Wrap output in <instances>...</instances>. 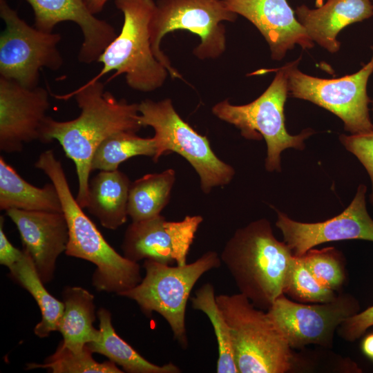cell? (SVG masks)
Masks as SVG:
<instances>
[{
  "label": "cell",
  "mask_w": 373,
  "mask_h": 373,
  "mask_svg": "<svg viewBox=\"0 0 373 373\" xmlns=\"http://www.w3.org/2000/svg\"><path fill=\"white\" fill-rule=\"evenodd\" d=\"M71 97L80 109L79 115L68 121H57L47 116L41 128L39 141H58L66 155L73 160L79 183L75 198L81 207L86 209L91 161L97 146L114 133H137L142 126L139 122L138 104L117 99L104 90L100 81H88L70 93L56 96L62 99Z\"/></svg>",
  "instance_id": "1"
},
{
  "label": "cell",
  "mask_w": 373,
  "mask_h": 373,
  "mask_svg": "<svg viewBox=\"0 0 373 373\" xmlns=\"http://www.w3.org/2000/svg\"><path fill=\"white\" fill-rule=\"evenodd\" d=\"M35 166L49 178L58 192L68 228L65 253L95 265L92 277L95 288L120 295L140 283V265L117 253L84 212L73 195L61 162L53 151L41 153Z\"/></svg>",
  "instance_id": "2"
},
{
  "label": "cell",
  "mask_w": 373,
  "mask_h": 373,
  "mask_svg": "<svg viewBox=\"0 0 373 373\" xmlns=\"http://www.w3.org/2000/svg\"><path fill=\"white\" fill-rule=\"evenodd\" d=\"M220 257L240 293L267 311L284 294L294 254L274 236L270 222L261 218L238 229Z\"/></svg>",
  "instance_id": "3"
},
{
  "label": "cell",
  "mask_w": 373,
  "mask_h": 373,
  "mask_svg": "<svg viewBox=\"0 0 373 373\" xmlns=\"http://www.w3.org/2000/svg\"><path fill=\"white\" fill-rule=\"evenodd\" d=\"M154 0H115L124 22L119 35L106 46L97 59L99 73L89 82L115 71L108 80L124 75L133 90L149 93L163 86L166 68L155 57L151 42L150 23L155 8Z\"/></svg>",
  "instance_id": "4"
},
{
  "label": "cell",
  "mask_w": 373,
  "mask_h": 373,
  "mask_svg": "<svg viewBox=\"0 0 373 373\" xmlns=\"http://www.w3.org/2000/svg\"><path fill=\"white\" fill-rule=\"evenodd\" d=\"M229 327L238 373H284L292 369L291 348L267 312L243 294L216 296Z\"/></svg>",
  "instance_id": "5"
},
{
  "label": "cell",
  "mask_w": 373,
  "mask_h": 373,
  "mask_svg": "<svg viewBox=\"0 0 373 373\" xmlns=\"http://www.w3.org/2000/svg\"><path fill=\"white\" fill-rule=\"evenodd\" d=\"M217 252L209 251L184 265L172 266L144 260L145 276L140 283L119 296L136 302L148 317L158 313L169 324L173 338L183 349L188 347L185 315L191 290L206 272L221 265Z\"/></svg>",
  "instance_id": "6"
},
{
  "label": "cell",
  "mask_w": 373,
  "mask_h": 373,
  "mask_svg": "<svg viewBox=\"0 0 373 373\" xmlns=\"http://www.w3.org/2000/svg\"><path fill=\"white\" fill-rule=\"evenodd\" d=\"M276 75L268 88L253 102L233 105L228 99L216 103L212 113L233 125L247 140L264 138L267 147L265 166L267 171H280V154L286 149H305V140L314 132L307 128L289 134L285 124L284 106L288 95L287 64L274 70Z\"/></svg>",
  "instance_id": "7"
},
{
  "label": "cell",
  "mask_w": 373,
  "mask_h": 373,
  "mask_svg": "<svg viewBox=\"0 0 373 373\" xmlns=\"http://www.w3.org/2000/svg\"><path fill=\"white\" fill-rule=\"evenodd\" d=\"M237 17L223 0H157L150 23L153 54L172 79H183L160 48L165 35L179 30L189 31L200 38L193 50L195 57L200 60L216 59L226 50L223 22H234Z\"/></svg>",
  "instance_id": "8"
},
{
  "label": "cell",
  "mask_w": 373,
  "mask_h": 373,
  "mask_svg": "<svg viewBox=\"0 0 373 373\" xmlns=\"http://www.w3.org/2000/svg\"><path fill=\"white\" fill-rule=\"evenodd\" d=\"M138 111L141 126H151L155 132V162L166 153L179 154L198 173L201 190L206 194L214 187L231 182L235 169L215 154L206 136L199 134L180 116L171 99H146L138 104Z\"/></svg>",
  "instance_id": "9"
},
{
  "label": "cell",
  "mask_w": 373,
  "mask_h": 373,
  "mask_svg": "<svg viewBox=\"0 0 373 373\" xmlns=\"http://www.w3.org/2000/svg\"><path fill=\"white\" fill-rule=\"evenodd\" d=\"M373 52V46L372 47ZM301 59L287 63L288 95L311 102L338 116L351 134L373 129L367 93L368 79L373 73V53L358 71L336 79H323L305 74L298 68Z\"/></svg>",
  "instance_id": "10"
},
{
  "label": "cell",
  "mask_w": 373,
  "mask_h": 373,
  "mask_svg": "<svg viewBox=\"0 0 373 373\" xmlns=\"http://www.w3.org/2000/svg\"><path fill=\"white\" fill-rule=\"evenodd\" d=\"M0 17L6 24L0 35L1 77L34 88L42 68L60 69L64 64L58 49L60 34L30 26L6 0H0Z\"/></svg>",
  "instance_id": "11"
},
{
  "label": "cell",
  "mask_w": 373,
  "mask_h": 373,
  "mask_svg": "<svg viewBox=\"0 0 373 373\" xmlns=\"http://www.w3.org/2000/svg\"><path fill=\"white\" fill-rule=\"evenodd\" d=\"M358 300L339 292L332 301L305 304L280 295L267 310L291 348L309 345L331 348L335 332L347 318L360 312Z\"/></svg>",
  "instance_id": "12"
},
{
  "label": "cell",
  "mask_w": 373,
  "mask_h": 373,
  "mask_svg": "<svg viewBox=\"0 0 373 373\" xmlns=\"http://www.w3.org/2000/svg\"><path fill=\"white\" fill-rule=\"evenodd\" d=\"M367 186L360 184L350 205L339 215L323 222L295 221L278 211L276 227L294 256H301L316 245L344 240L373 242V219L366 207Z\"/></svg>",
  "instance_id": "13"
},
{
  "label": "cell",
  "mask_w": 373,
  "mask_h": 373,
  "mask_svg": "<svg viewBox=\"0 0 373 373\" xmlns=\"http://www.w3.org/2000/svg\"><path fill=\"white\" fill-rule=\"evenodd\" d=\"M49 107L46 89L26 88L0 77V150L21 152L25 143L39 140Z\"/></svg>",
  "instance_id": "14"
},
{
  "label": "cell",
  "mask_w": 373,
  "mask_h": 373,
  "mask_svg": "<svg viewBox=\"0 0 373 373\" xmlns=\"http://www.w3.org/2000/svg\"><path fill=\"white\" fill-rule=\"evenodd\" d=\"M233 13L249 21L267 41L272 59L282 60L296 45L312 48L314 43L298 21L287 0H223Z\"/></svg>",
  "instance_id": "15"
},
{
  "label": "cell",
  "mask_w": 373,
  "mask_h": 373,
  "mask_svg": "<svg viewBox=\"0 0 373 373\" xmlns=\"http://www.w3.org/2000/svg\"><path fill=\"white\" fill-rule=\"evenodd\" d=\"M6 213L15 224L23 249L31 256L42 282H50L56 261L66 251L69 239L63 212L10 209Z\"/></svg>",
  "instance_id": "16"
},
{
  "label": "cell",
  "mask_w": 373,
  "mask_h": 373,
  "mask_svg": "<svg viewBox=\"0 0 373 373\" xmlns=\"http://www.w3.org/2000/svg\"><path fill=\"white\" fill-rule=\"evenodd\" d=\"M32 7L34 26L44 32H52L63 21L75 23L84 39L78 60L85 64L97 61L106 46L117 36L115 28L97 18L87 8L84 0H25Z\"/></svg>",
  "instance_id": "17"
},
{
  "label": "cell",
  "mask_w": 373,
  "mask_h": 373,
  "mask_svg": "<svg viewBox=\"0 0 373 373\" xmlns=\"http://www.w3.org/2000/svg\"><path fill=\"white\" fill-rule=\"evenodd\" d=\"M295 15L314 43L330 53L341 47L337 37L345 27L370 18L373 15L372 0H327L314 9L298 6Z\"/></svg>",
  "instance_id": "18"
},
{
  "label": "cell",
  "mask_w": 373,
  "mask_h": 373,
  "mask_svg": "<svg viewBox=\"0 0 373 373\" xmlns=\"http://www.w3.org/2000/svg\"><path fill=\"white\" fill-rule=\"evenodd\" d=\"M131 184L128 177L118 169L100 171L89 180L86 209L104 227L117 229L126 222L128 216Z\"/></svg>",
  "instance_id": "19"
},
{
  "label": "cell",
  "mask_w": 373,
  "mask_h": 373,
  "mask_svg": "<svg viewBox=\"0 0 373 373\" xmlns=\"http://www.w3.org/2000/svg\"><path fill=\"white\" fill-rule=\"evenodd\" d=\"M62 302L64 308L57 331L61 334L65 346L80 352L100 337L99 329L93 325L94 296L82 287H66L62 293Z\"/></svg>",
  "instance_id": "20"
},
{
  "label": "cell",
  "mask_w": 373,
  "mask_h": 373,
  "mask_svg": "<svg viewBox=\"0 0 373 373\" xmlns=\"http://www.w3.org/2000/svg\"><path fill=\"white\" fill-rule=\"evenodd\" d=\"M165 218L160 214L127 227L122 245L123 256L138 262L152 260L172 265L175 262L172 241Z\"/></svg>",
  "instance_id": "21"
},
{
  "label": "cell",
  "mask_w": 373,
  "mask_h": 373,
  "mask_svg": "<svg viewBox=\"0 0 373 373\" xmlns=\"http://www.w3.org/2000/svg\"><path fill=\"white\" fill-rule=\"evenodd\" d=\"M0 209L62 212L58 192L51 182L40 188L23 179L0 157Z\"/></svg>",
  "instance_id": "22"
},
{
  "label": "cell",
  "mask_w": 373,
  "mask_h": 373,
  "mask_svg": "<svg viewBox=\"0 0 373 373\" xmlns=\"http://www.w3.org/2000/svg\"><path fill=\"white\" fill-rule=\"evenodd\" d=\"M100 337L98 341L86 345L93 353L106 356L109 361L122 367L128 373H180V368L170 362L158 365L142 356L132 346L115 332L111 321V312L100 308L97 312Z\"/></svg>",
  "instance_id": "23"
},
{
  "label": "cell",
  "mask_w": 373,
  "mask_h": 373,
  "mask_svg": "<svg viewBox=\"0 0 373 373\" xmlns=\"http://www.w3.org/2000/svg\"><path fill=\"white\" fill-rule=\"evenodd\" d=\"M10 274L35 298L41 314V320L34 329L39 338L57 331L64 305L62 301L52 296L44 286L28 251L23 249L21 258L9 268Z\"/></svg>",
  "instance_id": "24"
},
{
  "label": "cell",
  "mask_w": 373,
  "mask_h": 373,
  "mask_svg": "<svg viewBox=\"0 0 373 373\" xmlns=\"http://www.w3.org/2000/svg\"><path fill=\"white\" fill-rule=\"evenodd\" d=\"M176 179L175 171L168 169L149 173L131 182L128 199V216L132 222L160 214L170 200Z\"/></svg>",
  "instance_id": "25"
},
{
  "label": "cell",
  "mask_w": 373,
  "mask_h": 373,
  "mask_svg": "<svg viewBox=\"0 0 373 373\" xmlns=\"http://www.w3.org/2000/svg\"><path fill=\"white\" fill-rule=\"evenodd\" d=\"M154 137H142L137 133L122 131L106 137L96 149L91 170L115 171L124 161L134 156H155Z\"/></svg>",
  "instance_id": "26"
},
{
  "label": "cell",
  "mask_w": 373,
  "mask_h": 373,
  "mask_svg": "<svg viewBox=\"0 0 373 373\" xmlns=\"http://www.w3.org/2000/svg\"><path fill=\"white\" fill-rule=\"evenodd\" d=\"M191 301L194 309L207 315L214 329L218 351L216 372L238 373L230 329L217 303L214 287L211 283L204 284L195 292Z\"/></svg>",
  "instance_id": "27"
},
{
  "label": "cell",
  "mask_w": 373,
  "mask_h": 373,
  "mask_svg": "<svg viewBox=\"0 0 373 373\" xmlns=\"http://www.w3.org/2000/svg\"><path fill=\"white\" fill-rule=\"evenodd\" d=\"M93 352L86 345L80 352H74L61 342L55 353L48 356L42 364H27L26 370L36 368L49 369L53 373H122L113 362L96 361Z\"/></svg>",
  "instance_id": "28"
},
{
  "label": "cell",
  "mask_w": 373,
  "mask_h": 373,
  "mask_svg": "<svg viewBox=\"0 0 373 373\" xmlns=\"http://www.w3.org/2000/svg\"><path fill=\"white\" fill-rule=\"evenodd\" d=\"M294 301L303 303H327L337 296L336 291L322 285L300 256H294L283 289Z\"/></svg>",
  "instance_id": "29"
},
{
  "label": "cell",
  "mask_w": 373,
  "mask_h": 373,
  "mask_svg": "<svg viewBox=\"0 0 373 373\" xmlns=\"http://www.w3.org/2000/svg\"><path fill=\"white\" fill-rule=\"evenodd\" d=\"M307 267L324 287L341 291L346 279L345 260L334 247L311 249L300 256Z\"/></svg>",
  "instance_id": "30"
},
{
  "label": "cell",
  "mask_w": 373,
  "mask_h": 373,
  "mask_svg": "<svg viewBox=\"0 0 373 373\" xmlns=\"http://www.w3.org/2000/svg\"><path fill=\"white\" fill-rule=\"evenodd\" d=\"M203 221L200 216H186L181 221H166L176 265L186 264L187 256L195 233Z\"/></svg>",
  "instance_id": "31"
},
{
  "label": "cell",
  "mask_w": 373,
  "mask_h": 373,
  "mask_svg": "<svg viewBox=\"0 0 373 373\" xmlns=\"http://www.w3.org/2000/svg\"><path fill=\"white\" fill-rule=\"evenodd\" d=\"M339 139L345 148L354 155L366 169L372 184L370 201L373 207V129L363 133L342 134Z\"/></svg>",
  "instance_id": "32"
},
{
  "label": "cell",
  "mask_w": 373,
  "mask_h": 373,
  "mask_svg": "<svg viewBox=\"0 0 373 373\" xmlns=\"http://www.w3.org/2000/svg\"><path fill=\"white\" fill-rule=\"evenodd\" d=\"M373 326V305L346 318L338 327L339 336L353 342L359 338Z\"/></svg>",
  "instance_id": "33"
},
{
  "label": "cell",
  "mask_w": 373,
  "mask_h": 373,
  "mask_svg": "<svg viewBox=\"0 0 373 373\" xmlns=\"http://www.w3.org/2000/svg\"><path fill=\"white\" fill-rule=\"evenodd\" d=\"M4 219L0 217V263L8 269L15 264L22 256L21 251L14 247L7 238L3 230Z\"/></svg>",
  "instance_id": "34"
},
{
  "label": "cell",
  "mask_w": 373,
  "mask_h": 373,
  "mask_svg": "<svg viewBox=\"0 0 373 373\" xmlns=\"http://www.w3.org/2000/svg\"><path fill=\"white\" fill-rule=\"evenodd\" d=\"M363 354L373 361V333L367 335L361 343Z\"/></svg>",
  "instance_id": "35"
},
{
  "label": "cell",
  "mask_w": 373,
  "mask_h": 373,
  "mask_svg": "<svg viewBox=\"0 0 373 373\" xmlns=\"http://www.w3.org/2000/svg\"><path fill=\"white\" fill-rule=\"evenodd\" d=\"M108 0H84L88 10L93 15L101 12Z\"/></svg>",
  "instance_id": "36"
},
{
  "label": "cell",
  "mask_w": 373,
  "mask_h": 373,
  "mask_svg": "<svg viewBox=\"0 0 373 373\" xmlns=\"http://www.w3.org/2000/svg\"><path fill=\"white\" fill-rule=\"evenodd\" d=\"M372 103V115H373V99L371 101Z\"/></svg>",
  "instance_id": "37"
},
{
  "label": "cell",
  "mask_w": 373,
  "mask_h": 373,
  "mask_svg": "<svg viewBox=\"0 0 373 373\" xmlns=\"http://www.w3.org/2000/svg\"><path fill=\"white\" fill-rule=\"evenodd\" d=\"M321 1H323V0H321Z\"/></svg>",
  "instance_id": "38"
}]
</instances>
